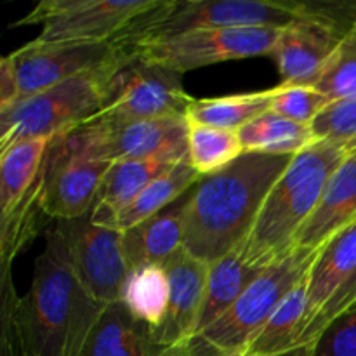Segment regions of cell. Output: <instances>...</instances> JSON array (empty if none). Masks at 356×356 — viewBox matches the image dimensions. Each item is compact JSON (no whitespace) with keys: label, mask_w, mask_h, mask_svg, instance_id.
Returning a JSON list of instances; mask_svg holds the SVG:
<instances>
[{"label":"cell","mask_w":356,"mask_h":356,"mask_svg":"<svg viewBox=\"0 0 356 356\" xmlns=\"http://www.w3.org/2000/svg\"><path fill=\"white\" fill-rule=\"evenodd\" d=\"M0 356H82L104 309L76 278L54 226L45 233L30 291L17 296L13 270H0Z\"/></svg>","instance_id":"obj_1"},{"label":"cell","mask_w":356,"mask_h":356,"mask_svg":"<svg viewBox=\"0 0 356 356\" xmlns=\"http://www.w3.org/2000/svg\"><path fill=\"white\" fill-rule=\"evenodd\" d=\"M292 159L245 152L219 172L202 177L184 197L183 249L212 264L242 247L268 193Z\"/></svg>","instance_id":"obj_2"},{"label":"cell","mask_w":356,"mask_h":356,"mask_svg":"<svg viewBox=\"0 0 356 356\" xmlns=\"http://www.w3.org/2000/svg\"><path fill=\"white\" fill-rule=\"evenodd\" d=\"M350 146L316 139L294 156L268 193L240 252L254 270H266L294 252L299 232L315 212L334 170Z\"/></svg>","instance_id":"obj_3"},{"label":"cell","mask_w":356,"mask_h":356,"mask_svg":"<svg viewBox=\"0 0 356 356\" xmlns=\"http://www.w3.org/2000/svg\"><path fill=\"white\" fill-rule=\"evenodd\" d=\"M329 2H273V0H162L139 17L120 38L127 47L195 30L275 26L323 16Z\"/></svg>","instance_id":"obj_4"},{"label":"cell","mask_w":356,"mask_h":356,"mask_svg":"<svg viewBox=\"0 0 356 356\" xmlns=\"http://www.w3.org/2000/svg\"><path fill=\"white\" fill-rule=\"evenodd\" d=\"M318 254L320 250L296 249L266 268L225 315L160 356H243L282 299L306 277Z\"/></svg>","instance_id":"obj_5"},{"label":"cell","mask_w":356,"mask_h":356,"mask_svg":"<svg viewBox=\"0 0 356 356\" xmlns=\"http://www.w3.org/2000/svg\"><path fill=\"white\" fill-rule=\"evenodd\" d=\"M122 65L75 76L0 110V152L21 141L52 139L97 117L106 106L111 76Z\"/></svg>","instance_id":"obj_6"},{"label":"cell","mask_w":356,"mask_h":356,"mask_svg":"<svg viewBox=\"0 0 356 356\" xmlns=\"http://www.w3.org/2000/svg\"><path fill=\"white\" fill-rule=\"evenodd\" d=\"M186 115L152 120H115L97 117L52 138V145L97 162L115 163L136 159H188Z\"/></svg>","instance_id":"obj_7"},{"label":"cell","mask_w":356,"mask_h":356,"mask_svg":"<svg viewBox=\"0 0 356 356\" xmlns=\"http://www.w3.org/2000/svg\"><path fill=\"white\" fill-rule=\"evenodd\" d=\"M52 139L21 141L0 152V270L14 259L40 232L45 156Z\"/></svg>","instance_id":"obj_8"},{"label":"cell","mask_w":356,"mask_h":356,"mask_svg":"<svg viewBox=\"0 0 356 356\" xmlns=\"http://www.w3.org/2000/svg\"><path fill=\"white\" fill-rule=\"evenodd\" d=\"M17 83V99L33 96L86 73L113 68L132 58L120 38L103 42H40L37 38L6 56Z\"/></svg>","instance_id":"obj_9"},{"label":"cell","mask_w":356,"mask_h":356,"mask_svg":"<svg viewBox=\"0 0 356 356\" xmlns=\"http://www.w3.org/2000/svg\"><path fill=\"white\" fill-rule=\"evenodd\" d=\"M282 28H219L195 30L136 44L129 51L145 61L176 73H186L218 63L270 56Z\"/></svg>","instance_id":"obj_10"},{"label":"cell","mask_w":356,"mask_h":356,"mask_svg":"<svg viewBox=\"0 0 356 356\" xmlns=\"http://www.w3.org/2000/svg\"><path fill=\"white\" fill-rule=\"evenodd\" d=\"M162 0H42L14 26L40 24V42H103L122 37Z\"/></svg>","instance_id":"obj_11"},{"label":"cell","mask_w":356,"mask_h":356,"mask_svg":"<svg viewBox=\"0 0 356 356\" xmlns=\"http://www.w3.org/2000/svg\"><path fill=\"white\" fill-rule=\"evenodd\" d=\"M356 23L355 3H329L323 16L284 26L271 51L282 86H313Z\"/></svg>","instance_id":"obj_12"},{"label":"cell","mask_w":356,"mask_h":356,"mask_svg":"<svg viewBox=\"0 0 356 356\" xmlns=\"http://www.w3.org/2000/svg\"><path fill=\"white\" fill-rule=\"evenodd\" d=\"M65 243L70 266L90 296L108 306L120 299L131 266L122 232L94 225L89 214L52 225Z\"/></svg>","instance_id":"obj_13"},{"label":"cell","mask_w":356,"mask_h":356,"mask_svg":"<svg viewBox=\"0 0 356 356\" xmlns=\"http://www.w3.org/2000/svg\"><path fill=\"white\" fill-rule=\"evenodd\" d=\"M193 97L183 75L132 54L111 76L108 101L99 115L115 120H152L186 115Z\"/></svg>","instance_id":"obj_14"},{"label":"cell","mask_w":356,"mask_h":356,"mask_svg":"<svg viewBox=\"0 0 356 356\" xmlns=\"http://www.w3.org/2000/svg\"><path fill=\"white\" fill-rule=\"evenodd\" d=\"M111 163L97 162L49 145L45 156L44 212L56 221L89 214Z\"/></svg>","instance_id":"obj_15"},{"label":"cell","mask_w":356,"mask_h":356,"mask_svg":"<svg viewBox=\"0 0 356 356\" xmlns=\"http://www.w3.org/2000/svg\"><path fill=\"white\" fill-rule=\"evenodd\" d=\"M169 277V308L162 325L153 330V339L162 350L186 343L197 330L205 296L209 264L195 259L181 249L163 264Z\"/></svg>","instance_id":"obj_16"},{"label":"cell","mask_w":356,"mask_h":356,"mask_svg":"<svg viewBox=\"0 0 356 356\" xmlns=\"http://www.w3.org/2000/svg\"><path fill=\"white\" fill-rule=\"evenodd\" d=\"M356 219V146L334 170L312 218L296 238L294 250L316 252Z\"/></svg>","instance_id":"obj_17"},{"label":"cell","mask_w":356,"mask_h":356,"mask_svg":"<svg viewBox=\"0 0 356 356\" xmlns=\"http://www.w3.org/2000/svg\"><path fill=\"white\" fill-rule=\"evenodd\" d=\"M356 271V219L339 235L334 236L322 250L308 271V313L302 323V337L325 313L330 302L343 291Z\"/></svg>","instance_id":"obj_18"},{"label":"cell","mask_w":356,"mask_h":356,"mask_svg":"<svg viewBox=\"0 0 356 356\" xmlns=\"http://www.w3.org/2000/svg\"><path fill=\"white\" fill-rule=\"evenodd\" d=\"M177 162L181 160L156 156V159L120 160L111 163L90 209V221L94 225L115 229L120 214L136 200V197L153 179H156L160 174L176 165Z\"/></svg>","instance_id":"obj_19"},{"label":"cell","mask_w":356,"mask_h":356,"mask_svg":"<svg viewBox=\"0 0 356 356\" xmlns=\"http://www.w3.org/2000/svg\"><path fill=\"white\" fill-rule=\"evenodd\" d=\"M153 330L139 322L120 301L104 306L90 330L82 356H160Z\"/></svg>","instance_id":"obj_20"},{"label":"cell","mask_w":356,"mask_h":356,"mask_svg":"<svg viewBox=\"0 0 356 356\" xmlns=\"http://www.w3.org/2000/svg\"><path fill=\"white\" fill-rule=\"evenodd\" d=\"M184 197L160 214L122 232L129 266H163L183 249Z\"/></svg>","instance_id":"obj_21"},{"label":"cell","mask_w":356,"mask_h":356,"mask_svg":"<svg viewBox=\"0 0 356 356\" xmlns=\"http://www.w3.org/2000/svg\"><path fill=\"white\" fill-rule=\"evenodd\" d=\"M263 271L254 270L243 261L240 247L228 256L209 264L205 296L195 334L225 315Z\"/></svg>","instance_id":"obj_22"},{"label":"cell","mask_w":356,"mask_h":356,"mask_svg":"<svg viewBox=\"0 0 356 356\" xmlns=\"http://www.w3.org/2000/svg\"><path fill=\"white\" fill-rule=\"evenodd\" d=\"M308 313V273L275 308L243 356H277L299 348Z\"/></svg>","instance_id":"obj_23"},{"label":"cell","mask_w":356,"mask_h":356,"mask_svg":"<svg viewBox=\"0 0 356 356\" xmlns=\"http://www.w3.org/2000/svg\"><path fill=\"white\" fill-rule=\"evenodd\" d=\"M200 179L202 176L191 167L190 160H181L176 165L160 174L156 179H153L136 197V200L120 214L115 229L125 232V229L160 214L167 207L181 200L188 190H193Z\"/></svg>","instance_id":"obj_24"},{"label":"cell","mask_w":356,"mask_h":356,"mask_svg":"<svg viewBox=\"0 0 356 356\" xmlns=\"http://www.w3.org/2000/svg\"><path fill=\"white\" fill-rule=\"evenodd\" d=\"M271 96L273 89L202 99L193 97L186 110V118L195 124L238 132L247 124L270 111Z\"/></svg>","instance_id":"obj_25"},{"label":"cell","mask_w":356,"mask_h":356,"mask_svg":"<svg viewBox=\"0 0 356 356\" xmlns=\"http://www.w3.org/2000/svg\"><path fill=\"white\" fill-rule=\"evenodd\" d=\"M243 152L296 156L316 141L312 125L266 111L238 131Z\"/></svg>","instance_id":"obj_26"},{"label":"cell","mask_w":356,"mask_h":356,"mask_svg":"<svg viewBox=\"0 0 356 356\" xmlns=\"http://www.w3.org/2000/svg\"><path fill=\"white\" fill-rule=\"evenodd\" d=\"M170 284L167 271L159 264L132 268L125 278L118 301L132 313L139 322L152 327L162 325L169 308Z\"/></svg>","instance_id":"obj_27"},{"label":"cell","mask_w":356,"mask_h":356,"mask_svg":"<svg viewBox=\"0 0 356 356\" xmlns=\"http://www.w3.org/2000/svg\"><path fill=\"white\" fill-rule=\"evenodd\" d=\"M243 153L245 152L236 131L190 122L188 160L202 177L219 172L240 159Z\"/></svg>","instance_id":"obj_28"},{"label":"cell","mask_w":356,"mask_h":356,"mask_svg":"<svg viewBox=\"0 0 356 356\" xmlns=\"http://www.w3.org/2000/svg\"><path fill=\"white\" fill-rule=\"evenodd\" d=\"M313 87L329 97L330 103L356 97V24L343 38Z\"/></svg>","instance_id":"obj_29"},{"label":"cell","mask_w":356,"mask_h":356,"mask_svg":"<svg viewBox=\"0 0 356 356\" xmlns=\"http://www.w3.org/2000/svg\"><path fill=\"white\" fill-rule=\"evenodd\" d=\"M330 103L327 96L313 86H282L273 87L270 111L280 117L294 120L298 124L312 125L315 118L325 110Z\"/></svg>","instance_id":"obj_30"},{"label":"cell","mask_w":356,"mask_h":356,"mask_svg":"<svg viewBox=\"0 0 356 356\" xmlns=\"http://www.w3.org/2000/svg\"><path fill=\"white\" fill-rule=\"evenodd\" d=\"M316 139L356 145V97L329 104L312 124Z\"/></svg>","instance_id":"obj_31"},{"label":"cell","mask_w":356,"mask_h":356,"mask_svg":"<svg viewBox=\"0 0 356 356\" xmlns=\"http://www.w3.org/2000/svg\"><path fill=\"white\" fill-rule=\"evenodd\" d=\"M309 356H356V306L327 323Z\"/></svg>","instance_id":"obj_32"},{"label":"cell","mask_w":356,"mask_h":356,"mask_svg":"<svg viewBox=\"0 0 356 356\" xmlns=\"http://www.w3.org/2000/svg\"><path fill=\"white\" fill-rule=\"evenodd\" d=\"M355 306H356V271L353 273V277L348 280V284L344 285L343 291H341L339 294L336 296V299L330 302V306L325 309V313H323V315L316 320L315 325L306 332V336L302 337L301 346H313V343L318 339V336L322 334V330L325 329L327 323H329L330 320H334L337 315L348 312V309L355 308Z\"/></svg>","instance_id":"obj_33"},{"label":"cell","mask_w":356,"mask_h":356,"mask_svg":"<svg viewBox=\"0 0 356 356\" xmlns=\"http://www.w3.org/2000/svg\"><path fill=\"white\" fill-rule=\"evenodd\" d=\"M17 101V83L16 76H14L13 66L7 61V58L3 56V59L0 61V110L10 106L13 103Z\"/></svg>","instance_id":"obj_34"},{"label":"cell","mask_w":356,"mask_h":356,"mask_svg":"<svg viewBox=\"0 0 356 356\" xmlns=\"http://www.w3.org/2000/svg\"><path fill=\"white\" fill-rule=\"evenodd\" d=\"M312 348L313 346H302V348H298V350H294V351H289V353L277 355V356H309L312 355Z\"/></svg>","instance_id":"obj_35"},{"label":"cell","mask_w":356,"mask_h":356,"mask_svg":"<svg viewBox=\"0 0 356 356\" xmlns=\"http://www.w3.org/2000/svg\"><path fill=\"white\" fill-rule=\"evenodd\" d=\"M355 14H356V3H355ZM356 24V23H355Z\"/></svg>","instance_id":"obj_36"},{"label":"cell","mask_w":356,"mask_h":356,"mask_svg":"<svg viewBox=\"0 0 356 356\" xmlns=\"http://www.w3.org/2000/svg\"><path fill=\"white\" fill-rule=\"evenodd\" d=\"M355 146H356V145H355ZM350 148H353V146H350Z\"/></svg>","instance_id":"obj_37"}]
</instances>
